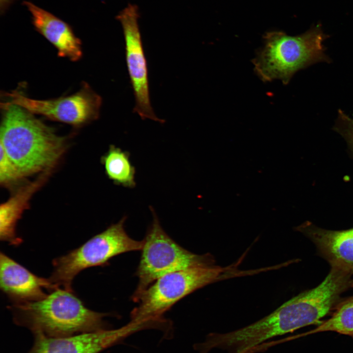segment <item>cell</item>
<instances>
[{"label": "cell", "mask_w": 353, "mask_h": 353, "mask_svg": "<svg viewBox=\"0 0 353 353\" xmlns=\"http://www.w3.org/2000/svg\"><path fill=\"white\" fill-rule=\"evenodd\" d=\"M325 331H334L353 339V295L342 299L332 312L330 317L302 336Z\"/></svg>", "instance_id": "15"}, {"label": "cell", "mask_w": 353, "mask_h": 353, "mask_svg": "<svg viewBox=\"0 0 353 353\" xmlns=\"http://www.w3.org/2000/svg\"><path fill=\"white\" fill-rule=\"evenodd\" d=\"M16 0H0V8L1 14L4 13Z\"/></svg>", "instance_id": "18"}, {"label": "cell", "mask_w": 353, "mask_h": 353, "mask_svg": "<svg viewBox=\"0 0 353 353\" xmlns=\"http://www.w3.org/2000/svg\"><path fill=\"white\" fill-rule=\"evenodd\" d=\"M0 145L25 176L49 171L65 149V140L24 108L1 103Z\"/></svg>", "instance_id": "1"}, {"label": "cell", "mask_w": 353, "mask_h": 353, "mask_svg": "<svg viewBox=\"0 0 353 353\" xmlns=\"http://www.w3.org/2000/svg\"><path fill=\"white\" fill-rule=\"evenodd\" d=\"M313 242L318 252L331 267L353 275V237L346 230L335 231L318 227L306 222L298 227Z\"/></svg>", "instance_id": "12"}, {"label": "cell", "mask_w": 353, "mask_h": 353, "mask_svg": "<svg viewBox=\"0 0 353 353\" xmlns=\"http://www.w3.org/2000/svg\"><path fill=\"white\" fill-rule=\"evenodd\" d=\"M126 217L112 224L78 248L54 259L53 270L49 278L58 286L73 291L72 283L81 271L102 265L120 254L142 250L144 240L131 238L124 227Z\"/></svg>", "instance_id": "6"}, {"label": "cell", "mask_w": 353, "mask_h": 353, "mask_svg": "<svg viewBox=\"0 0 353 353\" xmlns=\"http://www.w3.org/2000/svg\"><path fill=\"white\" fill-rule=\"evenodd\" d=\"M23 4L31 14L36 30L53 45L59 57L72 61L81 58V42L69 25L31 2L25 1Z\"/></svg>", "instance_id": "11"}, {"label": "cell", "mask_w": 353, "mask_h": 353, "mask_svg": "<svg viewBox=\"0 0 353 353\" xmlns=\"http://www.w3.org/2000/svg\"><path fill=\"white\" fill-rule=\"evenodd\" d=\"M5 104L20 106L33 114L75 126L97 119L102 103L101 97L86 82L76 93L49 100H37L27 97L20 90L4 92Z\"/></svg>", "instance_id": "7"}, {"label": "cell", "mask_w": 353, "mask_h": 353, "mask_svg": "<svg viewBox=\"0 0 353 353\" xmlns=\"http://www.w3.org/2000/svg\"><path fill=\"white\" fill-rule=\"evenodd\" d=\"M128 152L111 145L102 161L106 174L117 185L127 188L135 186V169Z\"/></svg>", "instance_id": "14"}, {"label": "cell", "mask_w": 353, "mask_h": 353, "mask_svg": "<svg viewBox=\"0 0 353 353\" xmlns=\"http://www.w3.org/2000/svg\"><path fill=\"white\" fill-rule=\"evenodd\" d=\"M0 287L14 303L37 301L58 286L50 278L39 277L4 253H0Z\"/></svg>", "instance_id": "10"}, {"label": "cell", "mask_w": 353, "mask_h": 353, "mask_svg": "<svg viewBox=\"0 0 353 353\" xmlns=\"http://www.w3.org/2000/svg\"><path fill=\"white\" fill-rule=\"evenodd\" d=\"M333 129L345 139L353 152V118L339 109Z\"/></svg>", "instance_id": "17"}, {"label": "cell", "mask_w": 353, "mask_h": 353, "mask_svg": "<svg viewBox=\"0 0 353 353\" xmlns=\"http://www.w3.org/2000/svg\"><path fill=\"white\" fill-rule=\"evenodd\" d=\"M234 264L222 267L216 263L180 270L166 275L155 280L134 302L138 303L130 313V322L164 328L163 315L179 301L194 291L218 281L250 275Z\"/></svg>", "instance_id": "3"}, {"label": "cell", "mask_w": 353, "mask_h": 353, "mask_svg": "<svg viewBox=\"0 0 353 353\" xmlns=\"http://www.w3.org/2000/svg\"><path fill=\"white\" fill-rule=\"evenodd\" d=\"M328 37L320 25L296 36L281 31L267 32L263 47L252 60L254 71L264 82L278 79L287 85L299 71L317 63L331 62L323 45Z\"/></svg>", "instance_id": "4"}, {"label": "cell", "mask_w": 353, "mask_h": 353, "mask_svg": "<svg viewBox=\"0 0 353 353\" xmlns=\"http://www.w3.org/2000/svg\"><path fill=\"white\" fill-rule=\"evenodd\" d=\"M44 172L34 181L19 188L0 207V239L11 245H17L22 242L16 233V226L24 211L29 205L33 194L43 184L49 173Z\"/></svg>", "instance_id": "13"}, {"label": "cell", "mask_w": 353, "mask_h": 353, "mask_svg": "<svg viewBox=\"0 0 353 353\" xmlns=\"http://www.w3.org/2000/svg\"><path fill=\"white\" fill-rule=\"evenodd\" d=\"M25 177L0 145V182L8 186Z\"/></svg>", "instance_id": "16"}, {"label": "cell", "mask_w": 353, "mask_h": 353, "mask_svg": "<svg viewBox=\"0 0 353 353\" xmlns=\"http://www.w3.org/2000/svg\"><path fill=\"white\" fill-rule=\"evenodd\" d=\"M139 17L137 6L130 3L116 17L123 30L126 66L135 99L133 111L142 119L163 123L164 121L155 115L151 103L147 64L138 23Z\"/></svg>", "instance_id": "8"}, {"label": "cell", "mask_w": 353, "mask_h": 353, "mask_svg": "<svg viewBox=\"0 0 353 353\" xmlns=\"http://www.w3.org/2000/svg\"><path fill=\"white\" fill-rule=\"evenodd\" d=\"M348 233L352 237H353V228L347 230Z\"/></svg>", "instance_id": "19"}, {"label": "cell", "mask_w": 353, "mask_h": 353, "mask_svg": "<svg viewBox=\"0 0 353 353\" xmlns=\"http://www.w3.org/2000/svg\"><path fill=\"white\" fill-rule=\"evenodd\" d=\"M153 221L144 240L136 275L137 288L132 296L140 295L159 278L175 272L215 263L209 253H194L176 242L164 230L152 208Z\"/></svg>", "instance_id": "5"}, {"label": "cell", "mask_w": 353, "mask_h": 353, "mask_svg": "<svg viewBox=\"0 0 353 353\" xmlns=\"http://www.w3.org/2000/svg\"><path fill=\"white\" fill-rule=\"evenodd\" d=\"M16 324L34 335L62 337L107 329L108 315L87 308L73 291L59 288L45 298L14 303L10 308Z\"/></svg>", "instance_id": "2"}, {"label": "cell", "mask_w": 353, "mask_h": 353, "mask_svg": "<svg viewBox=\"0 0 353 353\" xmlns=\"http://www.w3.org/2000/svg\"><path fill=\"white\" fill-rule=\"evenodd\" d=\"M140 330V326L129 322L118 329H105L62 337L34 335V344L27 353H100Z\"/></svg>", "instance_id": "9"}]
</instances>
